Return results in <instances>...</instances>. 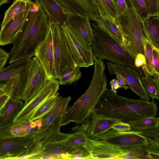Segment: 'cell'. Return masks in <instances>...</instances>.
<instances>
[{
	"instance_id": "6da1fadb",
	"label": "cell",
	"mask_w": 159,
	"mask_h": 159,
	"mask_svg": "<svg viewBox=\"0 0 159 159\" xmlns=\"http://www.w3.org/2000/svg\"><path fill=\"white\" fill-rule=\"evenodd\" d=\"M48 26V17L42 6L31 1L30 10L12 43L9 63L34 56L36 48L46 35Z\"/></svg>"
},
{
	"instance_id": "7a4b0ae2",
	"label": "cell",
	"mask_w": 159,
	"mask_h": 159,
	"mask_svg": "<svg viewBox=\"0 0 159 159\" xmlns=\"http://www.w3.org/2000/svg\"><path fill=\"white\" fill-rule=\"evenodd\" d=\"M158 110L154 101L128 98L107 88L95 108L99 114L127 123L143 117H155Z\"/></svg>"
},
{
	"instance_id": "3957f363",
	"label": "cell",
	"mask_w": 159,
	"mask_h": 159,
	"mask_svg": "<svg viewBox=\"0 0 159 159\" xmlns=\"http://www.w3.org/2000/svg\"><path fill=\"white\" fill-rule=\"evenodd\" d=\"M94 70L90 84L85 93L73 105L67 108L61 126L73 122L83 124L90 118L92 112L107 88L105 65L102 60L93 57Z\"/></svg>"
},
{
	"instance_id": "277c9868",
	"label": "cell",
	"mask_w": 159,
	"mask_h": 159,
	"mask_svg": "<svg viewBox=\"0 0 159 159\" xmlns=\"http://www.w3.org/2000/svg\"><path fill=\"white\" fill-rule=\"evenodd\" d=\"M124 10L116 20L115 24L123 39L122 47L134 59L139 53L145 55V37L143 21L135 10L132 0H125Z\"/></svg>"
},
{
	"instance_id": "5b68a950",
	"label": "cell",
	"mask_w": 159,
	"mask_h": 159,
	"mask_svg": "<svg viewBox=\"0 0 159 159\" xmlns=\"http://www.w3.org/2000/svg\"><path fill=\"white\" fill-rule=\"evenodd\" d=\"M91 24L93 32L91 45L94 56L102 60L131 67L144 73L142 68L136 67L134 59L114 38L95 23Z\"/></svg>"
},
{
	"instance_id": "8992f818",
	"label": "cell",
	"mask_w": 159,
	"mask_h": 159,
	"mask_svg": "<svg viewBox=\"0 0 159 159\" xmlns=\"http://www.w3.org/2000/svg\"><path fill=\"white\" fill-rule=\"evenodd\" d=\"M71 98L57 97V100L51 110L43 115L40 120L41 127L38 128L33 136V143H36L42 139L60 132L61 123Z\"/></svg>"
},
{
	"instance_id": "52a82bcc",
	"label": "cell",
	"mask_w": 159,
	"mask_h": 159,
	"mask_svg": "<svg viewBox=\"0 0 159 159\" xmlns=\"http://www.w3.org/2000/svg\"><path fill=\"white\" fill-rule=\"evenodd\" d=\"M82 146L89 155L90 159H134L141 157L138 150L123 149L101 139H92L87 137Z\"/></svg>"
},
{
	"instance_id": "ba28073f",
	"label": "cell",
	"mask_w": 159,
	"mask_h": 159,
	"mask_svg": "<svg viewBox=\"0 0 159 159\" xmlns=\"http://www.w3.org/2000/svg\"><path fill=\"white\" fill-rule=\"evenodd\" d=\"M49 23L52 34L56 79L66 70L77 66L71 54L61 26Z\"/></svg>"
},
{
	"instance_id": "9c48e42d",
	"label": "cell",
	"mask_w": 159,
	"mask_h": 159,
	"mask_svg": "<svg viewBox=\"0 0 159 159\" xmlns=\"http://www.w3.org/2000/svg\"><path fill=\"white\" fill-rule=\"evenodd\" d=\"M97 139L102 140L130 151L138 149L144 150L145 147L149 144L148 138L142 135V132L133 130L120 132L111 129L99 136Z\"/></svg>"
},
{
	"instance_id": "30bf717a",
	"label": "cell",
	"mask_w": 159,
	"mask_h": 159,
	"mask_svg": "<svg viewBox=\"0 0 159 159\" xmlns=\"http://www.w3.org/2000/svg\"><path fill=\"white\" fill-rule=\"evenodd\" d=\"M59 84L56 79L49 80L41 90L27 103L24 105L13 120L14 123L30 121L36 111L46 101L57 95L59 89Z\"/></svg>"
},
{
	"instance_id": "8fae6325",
	"label": "cell",
	"mask_w": 159,
	"mask_h": 159,
	"mask_svg": "<svg viewBox=\"0 0 159 159\" xmlns=\"http://www.w3.org/2000/svg\"><path fill=\"white\" fill-rule=\"evenodd\" d=\"M72 57L77 66L88 67L94 63L91 45L85 43L69 29L65 22L61 26Z\"/></svg>"
},
{
	"instance_id": "7c38bea8",
	"label": "cell",
	"mask_w": 159,
	"mask_h": 159,
	"mask_svg": "<svg viewBox=\"0 0 159 159\" xmlns=\"http://www.w3.org/2000/svg\"><path fill=\"white\" fill-rule=\"evenodd\" d=\"M49 80L42 65L35 57L31 59L21 100L27 103L43 88Z\"/></svg>"
},
{
	"instance_id": "4fadbf2b",
	"label": "cell",
	"mask_w": 159,
	"mask_h": 159,
	"mask_svg": "<svg viewBox=\"0 0 159 159\" xmlns=\"http://www.w3.org/2000/svg\"><path fill=\"white\" fill-rule=\"evenodd\" d=\"M109 74L120 75L126 80L132 91L142 99L150 101L151 97L143 86L141 73L133 68L125 65L117 64L111 62H107Z\"/></svg>"
},
{
	"instance_id": "5bb4252c",
	"label": "cell",
	"mask_w": 159,
	"mask_h": 159,
	"mask_svg": "<svg viewBox=\"0 0 159 159\" xmlns=\"http://www.w3.org/2000/svg\"><path fill=\"white\" fill-rule=\"evenodd\" d=\"M34 134L21 137L0 138V159H17L22 155L34 144Z\"/></svg>"
},
{
	"instance_id": "9a60e30c",
	"label": "cell",
	"mask_w": 159,
	"mask_h": 159,
	"mask_svg": "<svg viewBox=\"0 0 159 159\" xmlns=\"http://www.w3.org/2000/svg\"><path fill=\"white\" fill-rule=\"evenodd\" d=\"M34 56L43 66L48 79H55L52 37L50 25L49 23L46 35L36 48Z\"/></svg>"
},
{
	"instance_id": "2e32d148",
	"label": "cell",
	"mask_w": 159,
	"mask_h": 159,
	"mask_svg": "<svg viewBox=\"0 0 159 159\" xmlns=\"http://www.w3.org/2000/svg\"><path fill=\"white\" fill-rule=\"evenodd\" d=\"M90 21L86 16L68 12L65 22L72 31L82 41L91 45L93 32Z\"/></svg>"
},
{
	"instance_id": "e0dca14e",
	"label": "cell",
	"mask_w": 159,
	"mask_h": 159,
	"mask_svg": "<svg viewBox=\"0 0 159 159\" xmlns=\"http://www.w3.org/2000/svg\"><path fill=\"white\" fill-rule=\"evenodd\" d=\"M117 120L99 114L94 110L90 119L80 126L85 129L87 138L97 140L101 135L111 129Z\"/></svg>"
},
{
	"instance_id": "ac0fdd59",
	"label": "cell",
	"mask_w": 159,
	"mask_h": 159,
	"mask_svg": "<svg viewBox=\"0 0 159 159\" xmlns=\"http://www.w3.org/2000/svg\"><path fill=\"white\" fill-rule=\"evenodd\" d=\"M68 12L86 16L95 23L99 20V12L95 0H57Z\"/></svg>"
},
{
	"instance_id": "d6986e66",
	"label": "cell",
	"mask_w": 159,
	"mask_h": 159,
	"mask_svg": "<svg viewBox=\"0 0 159 159\" xmlns=\"http://www.w3.org/2000/svg\"><path fill=\"white\" fill-rule=\"evenodd\" d=\"M30 0L25 8L14 18L10 20L0 32V45L12 43L21 28L31 6Z\"/></svg>"
},
{
	"instance_id": "ffe728a7",
	"label": "cell",
	"mask_w": 159,
	"mask_h": 159,
	"mask_svg": "<svg viewBox=\"0 0 159 159\" xmlns=\"http://www.w3.org/2000/svg\"><path fill=\"white\" fill-rule=\"evenodd\" d=\"M64 145L56 142H50L43 145L37 143L34 146L35 152L29 159H62V155L72 151Z\"/></svg>"
},
{
	"instance_id": "44dd1931",
	"label": "cell",
	"mask_w": 159,
	"mask_h": 159,
	"mask_svg": "<svg viewBox=\"0 0 159 159\" xmlns=\"http://www.w3.org/2000/svg\"><path fill=\"white\" fill-rule=\"evenodd\" d=\"M38 127L34 121L12 123L0 126V138L21 137L34 134Z\"/></svg>"
},
{
	"instance_id": "7402d4cb",
	"label": "cell",
	"mask_w": 159,
	"mask_h": 159,
	"mask_svg": "<svg viewBox=\"0 0 159 159\" xmlns=\"http://www.w3.org/2000/svg\"><path fill=\"white\" fill-rule=\"evenodd\" d=\"M42 6L48 22L61 26L66 21L68 12L57 0H34Z\"/></svg>"
},
{
	"instance_id": "603a6c76",
	"label": "cell",
	"mask_w": 159,
	"mask_h": 159,
	"mask_svg": "<svg viewBox=\"0 0 159 159\" xmlns=\"http://www.w3.org/2000/svg\"><path fill=\"white\" fill-rule=\"evenodd\" d=\"M28 68L22 73L9 80L4 84L2 89L4 94L7 95L9 98L21 100L25 85Z\"/></svg>"
},
{
	"instance_id": "cb8c5ba5",
	"label": "cell",
	"mask_w": 159,
	"mask_h": 159,
	"mask_svg": "<svg viewBox=\"0 0 159 159\" xmlns=\"http://www.w3.org/2000/svg\"><path fill=\"white\" fill-rule=\"evenodd\" d=\"M24 105V102L21 100L9 98L0 115V126L12 123Z\"/></svg>"
},
{
	"instance_id": "d4e9b609",
	"label": "cell",
	"mask_w": 159,
	"mask_h": 159,
	"mask_svg": "<svg viewBox=\"0 0 159 159\" xmlns=\"http://www.w3.org/2000/svg\"><path fill=\"white\" fill-rule=\"evenodd\" d=\"M32 58L23 59L0 70V84H5L10 79L22 73L29 67Z\"/></svg>"
},
{
	"instance_id": "484cf974",
	"label": "cell",
	"mask_w": 159,
	"mask_h": 159,
	"mask_svg": "<svg viewBox=\"0 0 159 159\" xmlns=\"http://www.w3.org/2000/svg\"><path fill=\"white\" fill-rule=\"evenodd\" d=\"M146 39L152 46L159 49V16H149L143 21Z\"/></svg>"
},
{
	"instance_id": "4316f807",
	"label": "cell",
	"mask_w": 159,
	"mask_h": 159,
	"mask_svg": "<svg viewBox=\"0 0 159 159\" xmlns=\"http://www.w3.org/2000/svg\"><path fill=\"white\" fill-rule=\"evenodd\" d=\"M75 131L69 134L64 140L58 142L70 148H75L82 146L86 139L85 130L80 125L73 128Z\"/></svg>"
},
{
	"instance_id": "83f0119b",
	"label": "cell",
	"mask_w": 159,
	"mask_h": 159,
	"mask_svg": "<svg viewBox=\"0 0 159 159\" xmlns=\"http://www.w3.org/2000/svg\"><path fill=\"white\" fill-rule=\"evenodd\" d=\"M98 9L100 14L99 20L95 23L114 38L122 47L123 39L118 28L112 20L106 18L98 8Z\"/></svg>"
},
{
	"instance_id": "f1b7e54d",
	"label": "cell",
	"mask_w": 159,
	"mask_h": 159,
	"mask_svg": "<svg viewBox=\"0 0 159 159\" xmlns=\"http://www.w3.org/2000/svg\"><path fill=\"white\" fill-rule=\"evenodd\" d=\"M30 0H15L5 11L2 23V28L11 20L14 18L26 7Z\"/></svg>"
},
{
	"instance_id": "f546056e",
	"label": "cell",
	"mask_w": 159,
	"mask_h": 159,
	"mask_svg": "<svg viewBox=\"0 0 159 159\" xmlns=\"http://www.w3.org/2000/svg\"><path fill=\"white\" fill-rule=\"evenodd\" d=\"M158 122L159 118L151 116L143 117L128 123L133 130L142 132L153 128Z\"/></svg>"
},
{
	"instance_id": "4dcf8cb0",
	"label": "cell",
	"mask_w": 159,
	"mask_h": 159,
	"mask_svg": "<svg viewBox=\"0 0 159 159\" xmlns=\"http://www.w3.org/2000/svg\"><path fill=\"white\" fill-rule=\"evenodd\" d=\"M95 1L103 15L115 23L116 20L118 16V9L115 1L114 0Z\"/></svg>"
},
{
	"instance_id": "1f68e13d",
	"label": "cell",
	"mask_w": 159,
	"mask_h": 159,
	"mask_svg": "<svg viewBox=\"0 0 159 159\" xmlns=\"http://www.w3.org/2000/svg\"><path fill=\"white\" fill-rule=\"evenodd\" d=\"M145 61L142 66L144 74L150 75L154 79H159V75H157L154 70L152 46L147 39L145 42Z\"/></svg>"
},
{
	"instance_id": "d6a6232c",
	"label": "cell",
	"mask_w": 159,
	"mask_h": 159,
	"mask_svg": "<svg viewBox=\"0 0 159 159\" xmlns=\"http://www.w3.org/2000/svg\"><path fill=\"white\" fill-rule=\"evenodd\" d=\"M145 76L141 77V80L143 86L151 98L152 101L155 98L159 99V80L153 79L152 76L144 74Z\"/></svg>"
},
{
	"instance_id": "836d02e7",
	"label": "cell",
	"mask_w": 159,
	"mask_h": 159,
	"mask_svg": "<svg viewBox=\"0 0 159 159\" xmlns=\"http://www.w3.org/2000/svg\"><path fill=\"white\" fill-rule=\"evenodd\" d=\"M80 67L76 66L69 68L59 75L56 79H58L60 85L71 84L79 80L81 77Z\"/></svg>"
},
{
	"instance_id": "e575fe53",
	"label": "cell",
	"mask_w": 159,
	"mask_h": 159,
	"mask_svg": "<svg viewBox=\"0 0 159 159\" xmlns=\"http://www.w3.org/2000/svg\"><path fill=\"white\" fill-rule=\"evenodd\" d=\"M59 94L54 96L42 105L31 116L30 121H34L40 119L43 115L48 112L55 104L57 100V97Z\"/></svg>"
},
{
	"instance_id": "d590c367",
	"label": "cell",
	"mask_w": 159,
	"mask_h": 159,
	"mask_svg": "<svg viewBox=\"0 0 159 159\" xmlns=\"http://www.w3.org/2000/svg\"><path fill=\"white\" fill-rule=\"evenodd\" d=\"M136 11L142 20L149 16L147 0H132Z\"/></svg>"
},
{
	"instance_id": "8d00e7d4",
	"label": "cell",
	"mask_w": 159,
	"mask_h": 159,
	"mask_svg": "<svg viewBox=\"0 0 159 159\" xmlns=\"http://www.w3.org/2000/svg\"><path fill=\"white\" fill-rule=\"evenodd\" d=\"M61 157L62 159H90L89 155L82 146L74 148L70 152L62 155Z\"/></svg>"
},
{
	"instance_id": "74e56055",
	"label": "cell",
	"mask_w": 159,
	"mask_h": 159,
	"mask_svg": "<svg viewBox=\"0 0 159 159\" xmlns=\"http://www.w3.org/2000/svg\"><path fill=\"white\" fill-rule=\"evenodd\" d=\"M149 144L144 148V151L152 157H156L157 159L159 158V138L152 139L147 138Z\"/></svg>"
},
{
	"instance_id": "f35d334b",
	"label": "cell",
	"mask_w": 159,
	"mask_h": 159,
	"mask_svg": "<svg viewBox=\"0 0 159 159\" xmlns=\"http://www.w3.org/2000/svg\"><path fill=\"white\" fill-rule=\"evenodd\" d=\"M114 130L120 132L130 131L132 130L130 125L128 123L117 120L111 126Z\"/></svg>"
},
{
	"instance_id": "ab89813d",
	"label": "cell",
	"mask_w": 159,
	"mask_h": 159,
	"mask_svg": "<svg viewBox=\"0 0 159 159\" xmlns=\"http://www.w3.org/2000/svg\"><path fill=\"white\" fill-rule=\"evenodd\" d=\"M149 16H159V0H147Z\"/></svg>"
},
{
	"instance_id": "60d3db41",
	"label": "cell",
	"mask_w": 159,
	"mask_h": 159,
	"mask_svg": "<svg viewBox=\"0 0 159 159\" xmlns=\"http://www.w3.org/2000/svg\"><path fill=\"white\" fill-rule=\"evenodd\" d=\"M142 134L147 138H159V122L153 128L142 132Z\"/></svg>"
},
{
	"instance_id": "b9f144b4",
	"label": "cell",
	"mask_w": 159,
	"mask_h": 159,
	"mask_svg": "<svg viewBox=\"0 0 159 159\" xmlns=\"http://www.w3.org/2000/svg\"><path fill=\"white\" fill-rule=\"evenodd\" d=\"M152 47L154 70L157 75H159V49L152 46Z\"/></svg>"
},
{
	"instance_id": "7bdbcfd3",
	"label": "cell",
	"mask_w": 159,
	"mask_h": 159,
	"mask_svg": "<svg viewBox=\"0 0 159 159\" xmlns=\"http://www.w3.org/2000/svg\"><path fill=\"white\" fill-rule=\"evenodd\" d=\"M9 57V53L2 49H0V70L3 68Z\"/></svg>"
},
{
	"instance_id": "ee69618b",
	"label": "cell",
	"mask_w": 159,
	"mask_h": 159,
	"mask_svg": "<svg viewBox=\"0 0 159 159\" xmlns=\"http://www.w3.org/2000/svg\"><path fill=\"white\" fill-rule=\"evenodd\" d=\"M145 61V55L141 53L138 54L135 57L134 65L138 68H141L144 64Z\"/></svg>"
},
{
	"instance_id": "f6af8a7d",
	"label": "cell",
	"mask_w": 159,
	"mask_h": 159,
	"mask_svg": "<svg viewBox=\"0 0 159 159\" xmlns=\"http://www.w3.org/2000/svg\"><path fill=\"white\" fill-rule=\"evenodd\" d=\"M116 77L117 79V82L120 88H123L127 90L129 88L126 85H128L125 79L120 75H116Z\"/></svg>"
},
{
	"instance_id": "bcb514c9",
	"label": "cell",
	"mask_w": 159,
	"mask_h": 159,
	"mask_svg": "<svg viewBox=\"0 0 159 159\" xmlns=\"http://www.w3.org/2000/svg\"><path fill=\"white\" fill-rule=\"evenodd\" d=\"M117 5L118 9V16H119L124 10L126 6L125 0H117Z\"/></svg>"
},
{
	"instance_id": "7dc6e473",
	"label": "cell",
	"mask_w": 159,
	"mask_h": 159,
	"mask_svg": "<svg viewBox=\"0 0 159 159\" xmlns=\"http://www.w3.org/2000/svg\"><path fill=\"white\" fill-rule=\"evenodd\" d=\"M9 97L6 95H3L0 97V112H1Z\"/></svg>"
},
{
	"instance_id": "c3c4849f",
	"label": "cell",
	"mask_w": 159,
	"mask_h": 159,
	"mask_svg": "<svg viewBox=\"0 0 159 159\" xmlns=\"http://www.w3.org/2000/svg\"><path fill=\"white\" fill-rule=\"evenodd\" d=\"M112 91L114 93L117 94V90L120 88L117 84L116 80L113 79L110 82Z\"/></svg>"
},
{
	"instance_id": "681fc988",
	"label": "cell",
	"mask_w": 159,
	"mask_h": 159,
	"mask_svg": "<svg viewBox=\"0 0 159 159\" xmlns=\"http://www.w3.org/2000/svg\"><path fill=\"white\" fill-rule=\"evenodd\" d=\"M38 128L40 127L42 125V123L40 119H37L34 120Z\"/></svg>"
},
{
	"instance_id": "f907efd6",
	"label": "cell",
	"mask_w": 159,
	"mask_h": 159,
	"mask_svg": "<svg viewBox=\"0 0 159 159\" xmlns=\"http://www.w3.org/2000/svg\"><path fill=\"white\" fill-rule=\"evenodd\" d=\"M9 2V0H0V7L3 4Z\"/></svg>"
},
{
	"instance_id": "816d5d0a",
	"label": "cell",
	"mask_w": 159,
	"mask_h": 159,
	"mask_svg": "<svg viewBox=\"0 0 159 159\" xmlns=\"http://www.w3.org/2000/svg\"><path fill=\"white\" fill-rule=\"evenodd\" d=\"M4 84H0V97L4 95L3 91L2 90V88Z\"/></svg>"
},
{
	"instance_id": "f5cc1de1",
	"label": "cell",
	"mask_w": 159,
	"mask_h": 159,
	"mask_svg": "<svg viewBox=\"0 0 159 159\" xmlns=\"http://www.w3.org/2000/svg\"><path fill=\"white\" fill-rule=\"evenodd\" d=\"M1 28H2V23H1L0 21V32L1 31Z\"/></svg>"
},
{
	"instance_id": "db71d44e",
	"label": "cell",
	"mask_w": 159,
	"mask_h": 159,
	"mask_svg": "<svg viewBox=\"0 0 159 159\" xmlns=\"http://www.w3.org/2000/svg\"><path fill=\"white\" fill-rule=\"evenodd\" d=\"M114 0V1H115V2L116 3V2H117V0Z\"/></svg>"
},
{
	"instance_id": "11a10c76",
	"label": "cell",
	"mask_w": 159,
	"mask_h": 159,
	"mask_svg": "<svg viewBox=\"0 0 159 159\" xmlns=\"http://www.w3.org/2000/svg\"><path fill=\"white\" fill-rule=\"evenodd\" d=\"M1 112H0V114H1Z\"/></svg>"
}]
</instances>
